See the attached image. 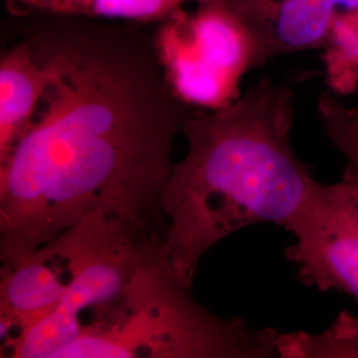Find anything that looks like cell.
Segmentation results:
<instances>
[{
	"label": "cell",
	"mask_w": 358,
	"mask_h": 358,
	"mask_svg": "<svg viewBox=\"0 0 358 358\" xmlns=\"http://www.w3.org/2000/svg\"><path fill=\"white\" fill-rule=\"evenodd\" d=\"M28 41L52 80L34 122L0 164L3 264L96 211L164 243L161 199L190 115L153 41L76 24Z\"/></svg>",
	"instance_id": "1"
},
{
	"label": "cell",
	"mask_w": 358,
	"mask_h": 358,
	"mask_svg": "<svg viewBox=\"0 0 358 358\" xmlns=\"http://www.w3.org/2000/svg\"><path fill=\"white\" fill-rule=\"evenodd\" d=\"M294 90L257 81L227 108L195 110L183 124L186 157L174 164L161 199V257L192 285L202 256L256 223L282 227L316 185L294 153Z\"/></svg>",
	"instance_id": "2"
},
{
	"label": "cell",
	"mask_w": 358,
	"mask_h": 358,
	"mask_svg": "<svg viewBox=\"0 0 358 358\" xmlns=\"http://www.w3.org/2000/svg\"><path fill=\"white\" fill-rule=\"evenodd\" d=\"M278 334L206 309L159 254L148 259L121 299L87 321L55 358L279 357Z\"/></svg>",
	"instance_id": "3"
},
{
	"label": "cell",
	"mask_w": 358,
	"mask_h": 358,
	"mask_svg": "<svg viewBox=\"0 0 358 358\" xmlns=\"http://www.w3.org/2000/svg\"><path fill=\"white\" fill-rule=\"evenodd\" d=\"M69 275L66 292L48 317L31 327L7 348V357L55 358L73 343L92 317L117 303L137 269L161 254L162 243L130 230L100 211L83 217L52 239Z\"/></svg>",
	"instance_id": "4"
},
{
	"label": "cell",
	"mask_w": 358,
	"mask_h": 358,
	"mask_svg": "<svg viewBox=\"0 0 358 358\" xmlns=\"http://www.w3.org/2000/svg\"><path fill=\"white\" fill-rule=\"evenodd\" d=\"M158 23L153 45L173 94L187 108L214 112L235 103L243 77L259 68L242 24L222 7L195 3Z\"/></svg>",
	"instance_id": "5"
},
{
	"label": "cell",
	"mask_w": 358,
	"mask_h": 358,
	"mask_svg": "<svg viewBox=\"0 0 358 358\" xmlns=\"http://www.w3.org/2000/svg\"><path fill=\"white\" fill-rule=\"evenodd\" d=\"M284 229L294 236L287 257L301 282L358 299V183L316 182Z\"/></svg>",
	"instance_id": "6"
},
{
	"label": "cell",
	"mask_w": 358,
	"mask_h": 358,
	"mask_svg": "<svg viewBox=\"0 0 358 358\" xmlns=\"http://www.w3.org/2000/svg\"><path fill=\"white\" fill-rule=\"evenodd\" d=\"M230 13L255 47L259 68L268 60L301 51H321L336 22L358 0H194Z\"/></svg>",
	"instance_id": "7"
},
{
	"label": "cell",
	"mask_w": 358,
	"mask_h": 358,
	"mask_svg": "<svg viewBox=\"0 0 358 358\" xmlns=\"http://www.w3.org/2000/svg\"><path fill=\"white\" fill-rule=\"evenodd\" d=\"M69 275L64 257L48 242L11 264L1 266L0 336L6 346L59 307Z\"/></svg>",
	"instance_id": "8"
},
{
	"label": "cell",
	"mask_w": 358,
	"mask_h": 358,
	"mask_svg": "<svg viewBox=\"0 0 358 358\" xmlns=\"http://www.w3.org/2000/svg\"><path fill=\"white\" fill-rule=\"evenodd\" d=\"M52 69L28 40L8 47L0 57V164L38 115L50 88Z\"/></svg>",
	"instance_id": "9"
},
{
	"label": "cell",
	"mask_w": 358,
	"mask_h": 358,
	"mask_svg": "<svg viewBox=\"0 0 358 358\" xmlns=\"http://www.w3.org/2000/svg\"><path fill=\"white\" fill-rule=\"evenodd\" d=\"M190 0H6L15 13L161 23Z\"/></svg>",
	"instance_id": "10"
},
{
	"label": "cell",
	"mask_w": 358,
	"mask_h": 358,
	"mask_svg": "<svg viewBox=\"0 0 358 358\" xmlns=\"http://www.w3.org/2000/svg\"><path fill=\"white\" fill-rule=\"evenodd\" d=\"M276 350L282 358H358V317L343 312L317 334L279 333Z\"/></svg>",
	"instance_id": "11"
},
{
	"label": "cell",
	"mask_w": 358,
	"mask_h": 358,
	"mask_svg": "<svg viewBox=\"0 0 358 358\" xmlns=\"http://www.w3.org/2000/svg\"><path fill=\"white\" fill-rule=\"evenodd\" d=\"M321 62L328 92L341 99L358 92V7L336 22Z\"/></svg>",
	"instance_id": "12"
},
{
	"label": "cell",
	"mask_w": 358,
	"mask_h": 358,
	"mask_svg": "<svg viewBox=\"0 0 358 358\" xmlns=\"http://www.w3.org/2000/svg\"><path fill=\"white\" fill-rule=\"evenodd\" d=\"M317 109L328 138L345 157L344 179L358 183V109L328 90L321 96Z\"/></svg>",
	"instance_id": "13"
}]
</instances>
